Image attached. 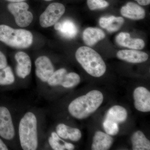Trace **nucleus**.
I'll use <instances>...</instances> for the list:
<instances>
[{"label":"nucleus","instance_id":"obj_1","mask_svg":"<svg viewBox=\"0 0 150 150\" xmlns=\"http://www.w3.org/2000/svg\"><path fill=\"white\" fill-rule=\"evenodd\" d=\"M103 100V95L101 92L92 91L71 101L69 105L68 110L74 118L84 119L95 112L102 104Z\"/></svg>","mask_w":150,"mask_h":150},{"label":"nucleus","instance_id":"obj_2","mask_svg":"<svg viewBox=\"0 0 150 150\" xmlns=\"http://www.w3.org/2000/svg\"><path fill=\"white\" fill-rule=\"evenodd\" d=\"M18 134L22 149L35 150L38 147L37 119L33 112H26L19 124Z\"/></svg>","mask_w":150,"mask_h":150},{"label":"nucleus","instance_id":"obj_3","mask_svg":"<svg viewBox=\"0 0 150 150\" xmlns=\"http://www.w3.org/2000/svg\"><path fill=\"white\" fill-rule=\"evenodd\" d=\"M77 61L89 74L100 77L106 71V67L102 57L92 48L82 46L76 53Z\"/></svg>","mask_w":150,"mask_h":150},{"label":"nucleus","instance_id":"obj_4","mask_svg":"<svg viewBox=\"0 0 150 150\" xmlns=\"http://www.w3.org/2000/svg\"><path fill=\"white\" fill-rule=\"evenodd\" d=\"M33 42V35L29 30L13 29L5 24H0V42L18 49L29 48Z\"/></svg>","mask_w":150,"mask_h":150},{"label":"nucleus","instance_id":"obj_5","mask_svg":"<svg viewBox=\"0 0 150 150\" xmlns=\"http://www.w3.org/2000/svg\"><path fill=\"white\" fill-rule=\"evenodd\" d=\"M29 6L23 2H11L7 5V9L14 17L17 25L20 27H26L33 20V15L28 11Z\"/></svg>","mask_w":150,"mask_h":150},{"label":"nucleus","instance_id":"obj_6","mask_svg":"<svg viewBox=\"0 0 150 150\" xmlns=\"http://www.w3.org/2000/svg\"><path fill=\"white\" fill-rule=\"evenodd\" d=\"M65 12V6L61 3L50 4L40 15L39 18L40 25L43 28H48L54 25L58 22Z\"/></svg>","mask_w":150,"mask_h":150},{"label":"nucleus","instance_id":"obj_7","mask_svg":"<svg viewBox=\"0 0 150 150\" xmlns=\"http://www.w3.org/2000/svg\"><path fill=\"white\" fill-rule=\"evenodd\" d=\"M15 131L11 115L8 108L0 106V137L6 140L13 139Z\"/></svg>","mask_w":150,"mask_h":150},{"label":"nucleus","instance_id":"obj_8","mask_svg":"<svg viewBox=\"0 0 150 150\" xmlns=\"http://www.w3.org/2000/svg\"><path fill=\"white\" fill-rule=\"evenodd\" d=\"M35 73L41 81L47 83L54 72V68L50 59L46 56L38 57L35 61Z\"/></svg>","mask_w":150,"mask_h":150},{"label":"nucleus","instance_id":"obj_9","mask_svg":"<svg viewBox=\"0 0 150 150\" xmlns=\"http://www.w3.org/2000/svg\"><path fill=\"white\" fill-rule=\"evenodd\" d=\"M134 105L139 111L143 112L150 111V93L144 87H139L134 92Z\"/></svg>","mask_w":150,"mask_h":150},{"label":"nucleus","instance_id":"obj_10","mask_svg":"<svg viewBox=\"0 0 150 150\" xmlns=\"http://www.w3.org/2000/svg\"><path fill=\"white\" fill-rule=\"evenodd\" d=\"M15 59L17 62L16 74L19 77L24 79L31 72L32 64L30 57L25 52L19 51L15 55Z\"/></svg>","mask_w":150,"mask_h":150},{"label":"nucleus","instance_id":"obj_11","mask_svg":"<svg viewBox=\"0 0 150 150\" xmlns=\"http://www.w3.org/2000/svg\"><path fill=\"white\" fill-rule=\"evenodd\" d=\"M115 42L119 46L134 50H141L144 47V40L140 38H131L129 33L121 32L115 37Z\"/></svg>","mask_w":150,"mask_h":150},{"label":"nucleus","instance_id":"obj_12","mask_svg":"<svg viewBox=\"0 0 150 150\" xmlns=\"http://www.w3.org/2000/svg\"><path fill=\"white\" fill-rule=\"evenodd\" d=\"M118 59L131 63H141L146 62L149 56L146 53L136 50H123L117 53Z\"/></svg>","mask_w":150,"mask_h":150},{"label":"nucleus","instance_id":"obj_13","mask_svg":"<svg viewBox=\"0 0 150 150\" xmlns=\"http://www.w3.org/2000/svg\"><path fill=\"white\" fill-rule=\"evenodd\" d=\"M121 13L123 16L134 20L143 19L146 16L145 10L142 7L131 2L122 7Z\"/></svg>","mask_w":150,"mask_h":150},{"label":"nucleus","instance_id":"obj_14","mask_svg":"<svg viewBox=\"0 0 150 150\" xmlns=\"http://www.w3.org/2000/svg\"><path fill=\"white\" fill-rule=\"evenodd\" d=\"M54 28L59 31L63 37L72 39L77 34L78 29L74 22L67 19L60 22H57L54 25Z\"/></svg>","mask_w":150,"mask_h":150},{"label":"nucleus","instance_id":"obj_15","mask_svg":"<svg viewBox=\"0 0 150 150\" xmlns=\"http://www.w3.org/2000/svg\"><path fill=\"white\" fill-rule=\"evenodd\" d=\"M113 142V139L110 135L101 131H97L93 137L92 150H108Z\"/></svg>","mask_w":150,"mask_h":150},{"label":"nucleus","instance_id":"obj_16","mask_svg":"<svg viewBox=\"0 0 150 150\" xmlns=\"http://www.w3.org/2000/svg\"><path fill=\"white\" fill-rule=\"evenodd\" d=\"M105 35L104 32L100 28H88L85 30L83 34V38L86 45L92 46L100 40L104 39Z\"/></svg>","mask_w":150,"mask_h":150},{"label":"nucleus","instance_id":"obj_17","mask_svg":"<svg viewBox=\"0 0 150 150\" xmlns=\"http://www.w3.org/2000/svg\"><path fill=\"white\" fill-rule=\"evenodd\" d=\"M124 22V20L123 18L114 16L103 17L100 19L99 20L100 26L110 33L118 31Z\"/></svg>","mask_w":150,"mask_h":150},{"label":"nucleus","instance_id":"obj_18","mask_svg":"<svg viewBox=\"0 0 150 150\" xmlns=\"http://www.w3.org/2000/svg\"><path fill=\"white\" fill-rule=\"evenodd\" d=\"M127 116V110L124 108L120 105H114L108 111L105 118L119 124L125 122Z\"/></svg>","mask_w":150,"mask_h":150},{"label":"nucleus","instance_id":"obj_19","mask_svg":"<svg viewBox=\"0 0 150 150\" xmlns=\"http://www.w3.org/2000/svg\"><path fill=\"white\" fill-rule=\"evenodd\" d=\"M131 142L134 150H150V142L143 132L137 131L133 134Z\"/></svg>","mask_w":150,"mask_h":150},{"label":"nucleus","instance_id":"obj_20","mask_svg":"<svg viewBox=\"0 0 150 150\" xmlns=\"http://www.w3.org/2000/svg\"><path fill=\"white\" fill-rule=\"evenodd\" d=\"M15 81V78L11 68L7 66L0 70V86L12 84Z\"/></svg>","mask_w":150,"mask_h":150},{"label":"nucleus","instance_id":"obj_21","mask_svg":"<svg viewBox=\"0 0 150 150\" xmlns=\"http://www.w3.org/2000/svg\"><path fill=\"white\" fill-rule=\"evenodd\" d=\"M80 81V77L76 73H67L64 77L61 86L65 88H72L79 84Z\"/></svg>","mask_w":150,"mask_h":150},{"label":"nucleus","instance_id":"obj_22","mask_svg":"<svg viewBox=\"0 0 150 150\" xmlns=\"http://www.w3.org/2000/svg\"><path fill=\"white\" fill-rule=\"evenodd\" d=\"M67 73V70L64 68L54 71L53 74L48 79L47 83L50 86H61L65 74Z\"/></svg>","mask_w":150,"mask_h":150},{"label":"nucleus","instance_id":"obj_23","mask_svg":"<svg viewBox=\"0 0 150 150\" xmlns=\"http://www.w3.org/2000/svg\"><path fill=\"white\" fill-rule=\"evenodd\" d=\"M103 127L106 134L111 136H114L119 131V126L118 123L107 119H105Z\"/></svg>","mask_w":150,"mask_h":150},{"label":"nucleus","instance_id":"obj_24","mask_svg":"<svg viewBox=\"0 0 150 150\" xmlns=\"http://www.w3.org/2000/svg\"><path fill=\"white\" fill-rule=\"evenodd\" d=\"M87 5L91 10L105 8L109 6V3L105 0H87Z\"/></svg>","mask_w":150,"mask_h":150},{"label":"nucleus","instance_id":"obj_25","mask_svg":"<svg viewBox=\"0 0 150 150\" xmlns=\"http://www.w3.org/2000/svg\"><path fill=\"white\" fill-rule=\"evenodd\" d=\"M82 134L79 129L71 128L69 126L68 131V139L73 142H78L81 138Z\"/></svg>","mask_w":150,"mask_h":150},{"label":"nucleus","instance_id":"obj_26","mask_svg":"<svg viewBox=\"0 0 150 150\" xmlns=\"http://www.w3.org/2000/svg\"><path fill=\"white\" fill-rule=\"evenodd\" d=\"M69 126L64 123H60L56 126V133L60 138L68 139V131Z\"/></svg>","mask_w":150,"mask_h":150},{"label":"nucleus","instance_id":"obj_27","mask_svg":"<svg viewBox=\"0 0 150 150\" xmlns=\"http://www.w3.org/2000/svg\"><path fill=\"white\" fill-rule=\"evenodd\" d=\"M48 143L52 149L54 150H64L65 149L64 145L60 144V142L50 137L48 139Z\"/></svg>","mask_w":150,"mask_h":150},{"label":"nucleus","instance_id":"obj_28","mask_svg":"<svg viewBox=\"0 0 150 150\" xmlns=\"http://www.w3.org/2000/svg\"><path fill=\"white\" fill-rule=\"evenodd\" d=\"M8 66L7 59L5 54L0 50V70Z\"/></svg>","mask_w":150,"mask_h":150},{"label":"nucleus","instance_id":"obj_29","mask_svg":"<svg viewBox=\"0 0 150 150\" xmlns=\"http://www.w3.org/2000/svg\"><path fill=\"white\" fill-rule=\"evenodd\" d=\"M64 146L65 149L69 150H72L74 149L75 146L73 144L70 143L64 142Z\"/></svg>","mask_w":150,"mask_h":150},{"label":"nucleus","instance_id":"obj_30","mask_svg":"<svg viewBox=\"0 0 150 150\" xmlns=\"http://www.w3.org/2000/svg\"><path fill=\"white\" fill-rule=\"evenodd\" d=\"M137 1L139 4L142 6H146L150 4V0H134Z\"/></svg>","mask_w":150,"mask_h":150},{"label":"nucleus","instance_id":"obj_31","mask_svg":"<svg viewBox=\"0 0 150 150\" xmlns=\"http://www.w3.org/2000/svg\"><path fill=\"white\" fill-rule=\"evenodd\" d=\"M51 137H52L54 139L56 140V141H58V142H60V141H62L60 137H59V135H58L56 132H52L51 134Z\"/></svg>","mask_w":150,"mask_h":150},{"label":"nucleus","instance_id":"obj_32","mask_svg":"<svg viewBox=\"0 0 150 150\" xmlns=\"http://www.w3.org/2000/svg\"><path fill=\"white\" fill-rule=\"evenodd\" d=\"M8 148L6 144L4 143L1 139H0V150H7Z\"/></svg>","mask_w":150,"mask_h":150},{"label":"nucleus","instance_id":"obj_33","mask_svg":"<svg viewBox=\"0 0 150 150\" xmlns=\"http://www.w3.org/2000/svg\"><path fill=\"white\" fill-rule=\"evenodd\" d=\"M11 2H23L26 0H5Z\"/></svg>","mask_w":150,"mask_h":150},{"label":"nucleus","instance_id":"obj_34","mask_svg":"<svg viewBox=\"0 0 150 150\" xmlns=\"http://www.w3.org/2000/svg\"><path fill=\"white\" fill-rule=\"evenodd\" d=\"M44 1H52V0H44Z\"/></svg>","mask_w":150,"mask_h":150}]
</instances>
